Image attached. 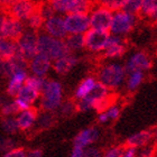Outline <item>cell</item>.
I'll list each match as a JSON object with an SVG mask.
<instances>
[{
  "label": "cell",
  "mask_w": 157,
  "mask_h": 157,
  "mask_svg": "<svg viewBox=\"0 0 157 157\" xmlns=\"http://www.w3.org/2000/svg\"><path fill=\"white\" fill-rule=\"evenodd\" d=\"M43 33L47 34L54 38L64 39L67 36L65 26H64V19L63 16L54 13L53 16L48 17L47 19L44 20L43 25Z\"/></svg>",
  "instance_id": "cell-15"
},
{
  "label": "cell",
  "mask_w": 157,
  "mask_h": 157,
  "mask_svg": "<svg viewBox=\"0 0 157 157\" xmlns=\"http://www.w3.org/2000/svg\"><path fill=\"white\" fill-rule=\"evenodd\" d=\"M149 20L151 21H154V23H157V0L156 2H155V9H154V13H153V15L151 16V18H149Z\"/></svg>",
  "instance_id": "cell-47"
},
{
  "label": "cell",
  "mask_w": 157,
  "mask_h": 157,
  "mask_svg": "<svg viewBox=\"0 0 157 157\" xmlns=\"http://www.w3.org/2000/svg\"><path fill=\"white\" fill-rule=\"evenodd\" d=\"M151 132H153V145L157 149V124L151 129Z\"/></svg>",
  "instance_id": "cell-46"
},
{
  "label": "cell",
  "mask_w": 157,
  "mask_h": 157,
  "mask_svg": "<svg viewBox=\"0 0 157 157\" xmlns=\"http://www.w3.org/2000/svg\"><path fill=\"white\" fill-rule=\"evenodd\" d=\"M67 35H84L90 29L89 13H76L63 16Z\"/></svg>",
  "instance_id": "cell-8"
},
{
  "label": "cell",
  "mask_w": 157,
  "mask_h": 157,
  "mask_svg": "<svg viewBox=\"0 0 157 157\" xmlns=\"http://www.w3.org/2000/svg\"><path fill=\"white\" fill-rule=\"evenodd\" d=\"M141 3H143V0H126L124 10H126L128 13H135V15H139Z\"/></svg>",
  "instance_id": "cell-36"
},
{
  "label": "cell",
  "mask_w": 157,
  "mask_h": 157,
  "mask_svg": "<svg viewBox=\"0 0 157 157\" xmlns=\"http://www.w3.org/2000/svg\"><path fill=\"white\" fill-rule=\"evenodd\" d=\"M78 62H80V59L75 54L69 53L54 61L52 64V69L57 75H66L78 65Z\"/></svg>",
  "instance_id": "cell-19"
},
{
  "label": "cell",
  "mask_w": 157,
  "mask_h": 157,
  "mask_svg": "<svg viewBox=\"0 0 157 157\" xmlns=\"http://www.w3.org/2000/svg\"><path fill=\"white\" fill-rule=\"evenodd\" d=\"M43 151L40 148H33V149H29L27 151L26 157H43Z\"/></svg>",
  "instance_id": "cell-42"
},
{
  "label": "cell",
  "mask_w": 157,
  "mask_h": 157,
  "mask_svg": "<svg viewBox=\"0 0 157 157\" xmlns=\"http://www.w3.org/2000/svg\"><path fill=\"white\" fill-rule=\"evenodd\" d=\"M57 111H59V117H62V118L72 117L75 112H78V109H76V102L74 101L73 99L72 100H69V99H67V100H64Z\"/></svg>",
  "instance_id": "cell-31"
},
{
  "label": "cell",
  "mask_w": 157,
  "mask_h": 157,
  "mask_svg": "<svg viewBox=\"0 0 157 157\" xmlns=\"http://www.w3.org/2000/svg\"><path fill=\"white\" fill-rule=\"evenodd\" d=\"M153 143V132L151 130L144 129V130L137 131L135 134L130 135L124 141V147H130L134 149H140L146 147Z\"/></svg>",
  "instance_id": "cell-20"
},
{
  "label": "cell",
  "mask_w": 157,
  "mask_h": 157,
  "mask_svg": "<svg viewBox=\"0 0 157 157\" xmlns=\"http://www.w3.org/2000/svg\"><path fill=\"white\" fill-rule=\"evenodd\" d=\"M70 157H83V149L80 147H76V146H73Z\"/></svg>",
  "instance_id": "cell-44"
},
{
  "label": "cell",
  "mask_w": 157,
  "mask_h": 157,
  "mask_svg": "<svg viewBox=\"0 0 157 157\" xmlns=\"http://www.w3.org/2000/svg\"><path fill=\"white\" fill-rule=\"evenodd\" d=\"M138 15L128 13L126 10H118L112 13V20L109 33L119 37L127 36L137 26Z\"/></svg>",
  "instance_id": "cell-5"
},
{
  "label": "cell",
  "mask_w": 157,
  "mask_h": 157,
  "mask_svg": "<svg viewBox=\"0 0 157 157\" xmlns=\"http://www.w3.org/2000/svg\"><path fill=\"white\" fill-rule=\"evenodd\" d=\"M25 24H26L27 29L37 32V30H39L40 28H43V25H44V18H43L42 15L39 13L38 10H37L36 13H33V15L25 21Z\"/></svg>",
  "instance_id": "cell-32"
},
{
  "label": "cell",
  "mask_w": 157,
  "mask_h": 157,
  "mask_svg": "<svg viewBox=\"0 0 157 157\" xmlns=\"http://www.w3.org/2000/svg\"><path fill=\"white\" fill-rule=\"evenodd\" d=\"M121 115V107L118 103H112L109 108H107L105 111L99 112L97 116V122L100 124H107L109 122H113L118 120V118Z\"/></svg>",
  "instance_id": "cell-24"
},
{
  "label": "cell",
  "mask_w": 157,
  "mask_h": 157,
  "mask_svg": "<svg viewBox=\"0 0 157 157\" xmlns=\"http://www.w3.org/2000/svg\"><path fill=\"white\" fill-rule=\"evenodd\" d=\"M98 81L97 78L93 75H88L85 76L80 83L78 84V86L74 90L73 93V100L74 101H80L82 99H84L86 95H89L92 92V90L95 88Z\"/></svg>",
  "instance_id": "cell-23"
},
{
  "label": "cell",
  "mask_w": 157,
  "mask_h": 157,
  "mask_svg": "<svg viewBox=\"0 0 157 157\" xmlns=\"http://www.w3.org/2000/svg\"><path fill=\"white\" fill-rule=\"evenodd\" d=\"M49 6L57 15L65 16L70 13H89L92 8L91 0H48Z\"/></svg>",
  "instance_id": "cell-6"
},
{
  "label": "cell",
  "mask_w": 157,
  "mask_h": 157,
  "mask_svg": "<svg viewBox=\"0 0 157 157\" xmlns=\"http://www.w3.org/2000/svg\"><path fill=\"white\" fill-rule=\"evenodd\" d=\"M9 16L25 23L33 13L38 10V6L35 0H15L8 8Z\"/></svg>",
  "instance_id": "cell-12"
},
{
  "label": "cell",
  "mask_w": 157,
  "mask_h": 157,
  "mask_svg": "<svg viewBox=\"0 0 157 157\" xmlns=\"http://www.w3.org/2000/svg\"><path fill=\"white\" fill-rule=\"evenodd\" d=\"M99 138H100L99 128L95 126H90L82 129L75 135V137L73 139V146L85 149L86 147L93 146V144L99 140Z\"/></svg>",
  "instance_id": "cell-16"
},
{
  "label": "cell",
  "mask_w": 157,
  "mask_h": 157,
  "mask_svg": "<svg viewBox=\"0 0 157 157\" xmlns=\"http://www.w3.org/2000/svg\"><path fill=\"white\" fill-rule=\"evenodd\" d=\"M56 121H57V116L55 112L42 111L37 116L35 128H37L39 130H47L56 124Z\"/></svg>",
  "instance_id": "cell-26"
},
{
  "label": "cell",
  "mask_w": 157,
  "mask_h": 157,
  "mask_svg": "<svg viewBox=\"0 0 157 157\" xmlns=\"http://www.w3.org/2000/svg\"><path fill=\"white\" fill-rule=\"evenodd\" d=\"M110 33L90 29L84 34V48L92 54H102L108 44Z\"/></svg>",
  "instance_id": "cell-9"
},
{
  "label": "cell",
  "mask_w": 157,
  "mask_h": 157,
  "mask_svg": "<svg viewBox=\"0 0 157 157\" xmlns=\"http://www.w3.org/2000/svg\"><path fill=\"white\" fill-rule=\"evenodd\" d=\"M121 157H137V149L130 147H124Z\"/></svg>",
  "instance_id": "cell-43"
},
{
  "label": "cell",
  "mask_w": 157,
  "mask_h": 157,
  "mask_svg": "<svg viewBox=\"0 0 157 157\" xmlns=\"http://www.w3.org/2000/svg\"><path fill=\"white\" fill-rule=\"evenodd\" d=\"M99 6L110 10L111 13H116L118 10H122L126 0H97Z\"/></svg>",
  "instance_id": "cell-33"
},
{
  "label": "cell",
  "mask_w": 157,
  "mask_h": 157,
  "mask_svg": "<svg viewBox=\"0 0 157 157\" xmlns=\"http://www.w3.org/2000/svg\"><path fill=\"white\" fill-rule=\"evenodd\" d=\"M7 15L6 13H0V38H2V34H3V25H5V21H6Z\"/></svg>",
  "instance_id": "cell-45"
},
{
  "label": "cell",
  "mask_w": 157,
  "mask_h": 157,
  "mask_svg": "<svg viewBox=\"0 0 157 157\" xmlns=\"http://www.w3.org/2000/svg\"><path fill=\"white\" fill-rule=\"evenodd\" d=\"M157 149L154 145H148L137 151V157H156Z\"/></svg>",
  "instance_id": "cell-38"
},
{
  "label": "cell",
  "mask_w": 157,
  "mask_h": 157,
  "mask_svg": "<svg viewBox=\"0 0 157 157\" xmlns=\"http://www.w3.org/2000/svg\"><path fill=\"white\" fill-rule=\"evenodd\" d=\"M124 146L122 145H112L107 149L102 151V157H121Z\"/></svg>",
  "instance_id": "cell-37"
},
{
  "label": "cell",
  "mask_w": 157,
  "mask_h": 157,
  "mask_svg": "<svg viewBox=\"0 0 157 157\" xmlns=\"http://www.w3.org/2000/svg\"><path fill=\"white\" fill-rule=\"evenodd\" d=\"M124 65L127 73L137 72V71L146 73L153 67V61H151V56L146 52L136 51L129 55Z\"/></svg>",
  "instance_id": "cell-11"
},
{
  "label": "cell",
  "mask_w": 157,
  "mask_h": 157,
  "mask_svg": "<svg viewBox=\"0 0 157 157\" xmlns=\"http://www.w3.org/2000/svg\"><path fill=\"white\" fill-rule=\"evenodd\" d=\"M52 64L53 62L46 56L37 54L28 62V71L30 75L46 78V75L52 70Z\"/></svg>",
  "instance_id": "cell-17"
},
{
  "label": "cell",
  "mask_w": 157,
  "mask_h": 157,
  "mask_svg": "<svg viewBox=\"0 0 157 157\" xmlns=\"http://www.w3.org/2000/svg\"><path fill=\"white\" fill-rule=\"evenodd\" d=\"M0 112L2 117H16L19 110L13 100H6L0 97Z\"/></svg>",
  "instance_id": "cell-30"
},
{
  "label": "cell",
  "mask_w": 157,
  "mask_h": 157,
  "mask_svg": "<svg viewBox=\"0 0 157 157\" xmlns=\"http://www.w3.org/2000/svg\"><path fill=\"white\" fill-rule=\"evenodd\" d=\"M15 147H17L15 139H13L9 136H5V135L0 134V153L5 154L6 151H10Z\"/></svg>",
  "instance_id": "cell-34"
},
{
  "label": "cell",
  "mask_w": 157,
  "mask_h": 157,
  "mask_svg": "<svg viewBox=\"0 0 157 157\" xmlns=\"http://www.w3.org/2000/svg\"><path fill=\"white\" fill-rule=\"evenodd\" d=\"M64 101V89L62 83L54 78H46L40 92L39 108L42 111L56 112Z\"/></svg>",
  "instance_id": "cell-3"
},
{
  "label": "cell",
  "mask_w": 157,
  "mask_h": 157,
  "mask_svg": "<svg viewBox=\"0 0 157 157\" xmlns=\"http://www.w3.org/2000/svg\"><path fill=\"white\" fill-rule=\"evenodd\" d=\"M28 69H18L8 78L7 83V94L15 98L19 90L24 86L27 78H28Z\"/></svg>",
  "instance_id": "cell-18"
},
{
  "label": "cell",
  "mask_w": 157,
  "mask_h": 157,
  "mask_svg": "<svg viewBox=\"0 0 157 157\" xmlns=\"http://www.w3.org/2000/svg\"><path fill=\"white\" fill-rule=\"evenodd\" d=\"M156 157H157V155H156Z\"/></svg>",
  "instance_id": "cell-50"
},
{
  "label": "cell",
  "mask_w": 157,
  "mask_h": 157,
  "mask_svg": "<svg viewBox=\"0 0 157 157\" xmlns=\"http://www.w3.org/2000/svg\"><path fill=\"white\" fill-rule=\"evenodd\" d=\"M64 42L69 52L72 54L84 48V35H67L64 38Z\"/></svg>",
  "instance_id": "cell-28"
},
{
  "label": "cell",
  "mask_w": 157,
  "mask_h": 157,
  "mask_svg": "<svg viewBox=\"0 0 157 157\" xmlns=\"http://www.w3.org/2000/svg\"><path fill=\"white\" fill-rule=\"evenodd\" d=\"M37 39H38V33L30 29H25L20 37L16 40L17 49L23 59L27 62H29L34 56L37 55Z\"/></svg>",
  "instance_id": "cell-7"
},
{
  "label": "cell",
  "mask_w": 157,
  "mask_h": 157,
  "mask_svg": "<svg viewBox=\"0 0 157 157\" xmlns=\"http://www.w3.org/2000/svg\"><path fill=\"white\" fill-rule=\"evenodd\" d=\"M127 48V42L124 37L115 36L110 34L108 44L102 53V56L107 61H116V59H121L126 54Z\"/></svg>",
  "instance_id": "cell-14"
},
{
  "label": "cell",
  "mask_w": 157,
  "mask_h": 157,
  "mask_svg": "<svg viewBox=\"0 0 157 157\" xmlns=\"http://www.w3.org/2000/svg\"><path fill=\"white\" fill-rule=\"evenodd\" d=\"M39 98H40V92L38 90L32 88L29 85L24 84V86L15 97L13 101L16 103L18 110L23 111V110L34 108L36 102L39 101Z\"/></svg>",
  "instance_id": "cell-13"
},
{
  "label": "cell",
  "mask_w": 157,
  "mask_h": 157,
  "mask_svg": "<svg viewBox=\"0 0 157 157\" xmlns=\"http://www.w3.org/2000/svg\"><path fill=\"white\" fill-rule=\"evenodd\" d=\"M38 11H39V13L42 15L43 18H44V20L47 19L48 17L53 16V15L55 13L54 11H53L52 7L49 6L47 2L44 3V5H40V6H38Z\"/></svg>",
  "instance_id": "cell-41"
},
{
  "label": "cell",
  "mask_w": 157,
  "mask_h": 157,
  "mask_svg": "<svg viewBox=\"0 0 157 157\" xmlns=\"http://www.w3.org/2000/svg\"><path fill=\"white\" fill-rule=\"evenodd\" d=\"M75 102L78 112H86L90 110H94L99 113L101 111H105V109L109 108L116 101L113 92L108 90L105 86L98 82L90 94L80 101Z\"/></svg>",
  "instance_id": "cell-2"
},
{
  "label": "cell",
  "mask_w": 157,
  "mask_h": 157,
  "mask_svg": "<svg viewBox=\"0 0 157 157\" xmlns=\"http://www.w3.org/2000/svg\"><path fill=\"white\" fill-rule=\"evenodd\" d=\"M25 29H26V27H25L24 23L10 17L9 15H7L6 21L3 25L2 38H7L16 42L17 39L20 37V35L25 32Z\"/></svg>",
  "instance_id": "cell-22"
},
{
  "label": "cell",
  "mask_w": 157,
  "mask_h": 157,
  "mask_svg": "<svg viewBox=\"0 0 157 157\" xmlns=\"http://www.w3.org/2000/svg\"><path fill=\"white\" fill-rule=\"evenodd\" d=\"M37 52L40 55L46 56L52 62L69 54L64 39L54 38L45 33H39L37 39Z\"/></svg>",
  "instance_id": "cell-4"
},
{
  "label": "cell",
  "mask_w": 157,
  "mask_h": 157,
  "mask_svg": "<svg viewBox=\"0 0 157 157\" xmlns=\"http://www.w3.org/2000/svg\"><path fill=\"white\" fill-rule=\"evenodd\" d=\"M26 154L27 151H25L23 147H15L2 154L1 157H26Z\"/></svg>",
  "instance_id": "cell-39"
},
{
  "label": "cell",
  "mask_w": 157,
  "mask_h": 157,
  "mask_svg": "<svg viewBox=\"0 0 157 157\" xmlns=\"http://www.w3.org/2000/svg\"><path fill=\"white\" fill-rule=\"evenodd\" d=\"M83 157H102V151L95 146H90L83 149Z\"/></svg>",
  "instance_id": "cell-40"
},
{
  "label": "cell",
  "mask_w": 157,
  "mask_h": 157,
  "mask_svg": "<svg viewBox=\"0 0 157 157\" xmlns=\"http://www.w3.org/2000/svg\"><path fill=\"white\" fill-rule=\"evenodd\" d=\"M127 72L122 63L117 61H107L97 69V81L103 86L115 92L124 84Z\"/></svg>",
  "instance_id": "cell-1"
},
{
  "label": "cell",
  "mask_w": 157,
  "mask_h": 157,
  "mask_svg": "<svg viewBox=\"0 0 157 157\" xmlns=\"http://www.w3.org/2000/svg\"><path fill=\"white\" fill-rule=\"evenodd\" d=\"M145 80V73L143 72H130L127 73L126 81H124V88L126 91L129 93H132L137 90Z\"/></svg>",
  "instance_id": "cell-27"
},
{
  "label": "cell",
  "mask_w": 157,
  "mask_h": 157,
  "mask_svg": "<svg viewBox=\"0 0 157 157\" xmlns=\"http://www.w3.org/2000/svg\"><path fill=\"white\" fill-rule=\"evenodd\" d=\"M45 82H46V78H38V76H34V75H28L26 82H25V84L29 85L32 88L38 90L39 92H42L43 88H44V85H45Z\"/></svg>",
  "instance_id": "cell-35"
},
{
  "label": "cell",
  "mask_w": 157,
  "mask_h": 157,
  "mask_svg": "<svg viewBox=\"0 0 157 157\" xmlns=\"http://www.w3.org/2000/svg\"><path fill=\"white\" fill-rule=\"evenodd\" d=\"M13 1L15 0H0V7H7V8H9V6Z\"/></svg>",
  "instance_id": "cell-48"
},
{
  "label": "cell",
  "mask_w": 157,
  "mask_h": 157,
  "mask_svg": "<svg viewBox=\"0 0 157 157\" xmlns=\"http://www.w3.org/2000/svg\"><path fill=\"white\" fill-rule=\"evenodd\" d=\"M18 49L15 40L7 38H0V61L11 59L17 55Z\"/></svg>",
  "instance_id": "cell-25"
},
{
  "label": "cell",
  "mask_w": 157,
  "mask_h": 157,
  "mask_svg": "<svg viewBox=\"0 0 157 157\" xmlns=\"http://www.w3.org/2000/svg\"><path fill=\"white\" fill-rule=\"evenodd\" d=\"M112 13L110 10L103 7L92 6L89 11V19H90V28L101 32H109L112 20Z\"/></svg>",
  "instance_id": "cell-10"
},
{
  "label": "cell",
  "mask_w": 157,
  "mask_h": 157,
  "mask_svg": "<svg viewBox=\"0 0 157 157\" xmlns=\"http://www.w3.org/2000/svg\"><path fill=\"white\" fill-rule=\"evenodd\" d=\"M0 128H1L3 134L6 136H9V137L19 131L15 117H2V119L0 121Z\"/></svg>",
  "instance_id": "cell-29"
},
{
  "label": "cell",
  "mask_w": 157,
  "mask_h": 157,
  "mask_svg": "<svg viewBox=\"0 0 157 157\" xmlns=\"http://www.w3.org/2000/svg\"><path fill=\"white\" fill-rule=\"evenodd\" d=\"M38 112L35 108L19 111L16 115V122L19 131H29L36 126V120Z\"/></svg>",
  "instance_id": "cell-21"
},
{
  "label": "cell",
  "mask_w": 157,
  "mask_h": 157,
  "mask_svg": "<svg viewBox=\"0 0 157 157\" xmlns=\"http://www.w3.org/2000/svg\"><path fill=\"white\" fill-rule=\"evenodd\" d=\"M91 1H93V0H91Z\"/></svg>",
  "instance_id": "cell-49"
}]
</instances>
